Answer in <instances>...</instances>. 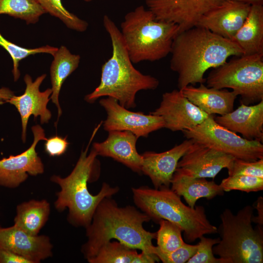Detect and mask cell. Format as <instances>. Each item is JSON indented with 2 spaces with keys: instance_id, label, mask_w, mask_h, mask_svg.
Instances as JSON below:
<instances>
[{
  "instance_id": "9c48e42d",
  "label": "cell",
  "mask_w": 263,
  "mask_h": 263,
  "mask_svg": "<svg viewBox=\"0 0 263 263\" xmlns=\"http://www.w3.org/2000/svg\"><path fill=\"white\" fill-rule=\"evenodd\" d=\"M214 117L209 115L200 124L184 130V136L237 159L247 161L263 159L262 142L238 135L218 124Z\"/></svg>"
},
{
  "instance_id": "d6986e66",
  "label": "cell",
  "mask_w": 263,
  "mask_h": 263,
  "mask_svg": "<svg viewBox=\"0 0 263 263\" xmlns=\"http://www.w3.org/2000/svg\"><path fill=\"white\" fill-rule=\"evenodd\" d=\"M108 132V137L104 141L95 142L93 145V149L97 155L111 157L133 171L141 172L142 157L136 150L138 138L127 131Z\"/></svg>"
},
{
  "instance_id": "e0dca14e",
  "label": "cell",
  "mask_w": 263,
  "mask_h": 263,
  "mask_svg": "<svg viewBox=\"0 0 263 263\" xmlns=\"http://www.w3.org/2000/svg\"><path fill=\"white\" fill-rule=\"evenodd\" d=\"M250 7L248 4L226 0L203 16L197 25L231 40L243 25Z\"/></svg>"
},
{
  "instance_id": "74e56055",
  "label": "cell",
  "mask_w": 263,
  "mask_h": 263,
  "mask_svg": "<svg viewBox=\"0 0 263 263\" xmlns=\"http://www.w3.org/2000/svg\"><path fill=\"white\" fill-rule=\"evenodd\" d=\"M13 95L14 92L9 89L4 87L0 88V104L7 102Z\"/></svg>"
},
{
  "instance_id": "7a4b0ae2",
  "label": "cell",
  "mask_w": 263,
  "mask_h": 263,
  "mask_svg": "<svg viewBox=\"0 0 263 263\" xmlns=\"http://www.w3.org/2000/svg\"><path fill=\"white\" fill-rule=\"evenodd\" d=\"M150 220L146 214L133 206L119 207L111 197L104 198L86 227L87 241L82 247L85 258L94 257L103 245L113 239L131 248L155 255L152 240L156 239V232L148 231L143 225Z\"/></svg>"
},
{
  "instance_id": "7402d4cb",
  "label": "cell",
  "mask_w": 263,
  "mask_h": 263,
  "mask_svg": "<svg viewBox=\"0 0 263 263\" xmlns=\"http://www.w3.org/2000/svg\"><path fill=\"white\" fill-rule=\"evenodd\" d=\"M171 189L183 196L188 206L192 208L202 198L210 200L218 195H223L224 191L220 185L205 178H195L176 170L172 177Z\"/></svg>"
},
{
  "instance_id": "ffe728a7",
  "label": "cell",
  "mask_w": 263,
  "mask_h": 263,
  "mask_svg": "<svg viewBox=\"0 0 263 263\" xmlns=\"http://www.w3.org/2000/svg\"><path fill=\"white\" fill-rule=\"evenodd\" d=\"M214 118L221 126L247 140L263 142V100L252 105L241 103L236 110Z\"/></svg>"
},
{
  "instance_id": "603a6c76",
  "label": "cell",
  "mask_w": 263,
  "mask_h": 263,
  "mask_svg": "<svg viewBox=\"0 0 263 263\" xmlns=\"http://www.w3.org/2000/svg\"><path fill=\"white\" fill-rule=\"evenodd\" d=\"M231 40L243 55L263 54V5H251L245 21Z\"/></svg>"
},
{
  "instance_id": "9a60e30c",
  "label": "cell",
  "mask_w": 263,
  "mask_h": 263,
  "mask_svg": "<svg viewBox=\"0 0 263 263\" xmlns=\"http://www.w3.org/2000/svg\"><path fill=\"white\" fill-rule=\"evenodd\" d=\"M43 74L38 77L34 81L29 75L24 77L26 88L23 94L19 96L13 95L7 102L14 105L19 112L21 120V139L26 141V129L29 117L33 115L35 118L40 116L41 124L48 123L51 117V113L47 108L49 96L52 94L51 88L40 92L39 86L46 77Z\"/></svg>"
},
{
  "instance_id": "7c38bea8",
  "label": "cell",
  "mask_w": 263,
  "mask_h": 263,
  "mask_svg": "<svg viewBox=\"0 0 263 263\" xmlns=\"http://www.w3.org/2000/svg\"><path fill=\"white\" fill-rule=\"evenodd\" d=\"M34 141L21 153L0 160V185L10 188L18 187L25 181L28 174L36 176L44 171V166L36 151L40 140H46L44 131L39 125L32 127Z\"/></svg>"
},
{
  "instance_id": "83f0119b",
  "label": "cell",
  "mask_w": 263,
  "mask_h": 263,
  "mask_svg": "<svg viewBox=\"0 0 263 263\" xmlns=\"http://www.w3.org/2000/svg\"><path fill=\"white\" fill-rule=\"evenodd\" d=\"M0 46L4 49L10 55L13 63L12 73L14 81H17L20 76L19 69V61L30 55L40 53L49 54L54 56L58 48L49 45L36 48H26L19 46L5 38L0 33Z\"/></svg>"
},
{
  "instance_id": "d6a6232c",
  "label": "cell",
  "mask_w": 263,
  "mask_h": 263,
  "mask_svg": "<svg viewBox=\"0 0 263 263\" xmlns=\"http://www.w3.org/2000/svg\"><path fill=\"white\" fill-rule=\"evenodd\" d=\"M198 244L191 245L184 243L180 247L170 252H164L155 246L154 252L164 263H185L196 252Z\"/></svg>"
},
{
  "instance_id": "ac0fdd59",
  "label": "cell",
  "mask_w": 263,
  "mask_h": 263,
  "mask_svg": "<svg viewBox=\"0 0 263 263\" xmlns=\"http://www.w3.org/2000/svg\"><path fill=\"white\" fill-rule=\"evenodd\" d=\"M193 142L187 139L166 151H146L141 155V172L150 177L155 189L169 187L179 161Z\"/></svg>"
},
{
  "instance_id": "f546056e",
  "label": "cell",
  "mask_w": 263,
  "mask_h": 263,
  "mask_svg": "<svg viewBox=\"0 0 263 263\" xmlns=\"http://www.w3.org/2000/svg\"><path fill=\"white\" fill-rule=\"evenodd\" d=\"M159 228L156 232L157 247L164 252L173 251L181 246L184 242L182 230L176 225L169 221L161 219L158 221Z\"/></svg>"
},
{
  "instance_id": "5bb4252c",
  "label": "cell",
  "mask_w": 263,
  "mask_h": 263,
  "mask_svg": "<svg viewBox=\"0 0 263 263\" xmlns=\"http://www.w3.org/2000/svg\"><path fill=\"white\" fill-rule=\"evenodd\" d=\"M235 158L194 142L179 161L176 170L195 178L214 179L222 169H229Z\"/></svg>"
},
{
  "instance_id": "f35d334b",
  "label": "cell",
  "mask_w": 263,
  "mask_h": 263,
  "mask_svg": "<svg viewBox=\"0 0 263 263\" xmlns=\"http://www.w3.org/2000/svg\"><path fill=\"white\" fill-rule=\"evenodd\" d=\"M246 4L250 5H263V0H232Z\"/></svg>"
},
{
  "instance_id": "2e32d148",
  "label": "cell",
  "mask_w": 263,
  "mask_h": 263,
  "mask_svg": "<svg viewBox=\"0 0 263 263\" xmlns=\"http://www.w3.org/2000/svg\"><path fill=\"white\" fill-rule=\"evenodd\" d=\"M53 245L45 235H31L15 225L0 226V248L11 251L38 263L52 256Z\"/></svg>"
},
{
  "instance_id": "4316f807",
  "label": "cell",
  "mask_w": 263,
  "mask_h": 263,
  "mask_svg": "<svg viewBox=\"0 0 263 263\" xmlns=\"http://www.w3.org/2000/svg\"><path fill=\"white\" fill-rule=\"evenodd\" d=\"M138 253L121 242L111 241L103 245L97 254L87 260L90 263H134Z\"/></svg>"
},
{
  "instance_id": "3957f363",
  "label": "cell",
  "mask_w": 263,
  "mask_h": 263,
  "mask_svg": "<svg viewBox=\"0 0 263 263\" xmlns=\"http://www.w3.org/2000/svg\"><path fill=\"white\" fill-rule=\"evenodd\" d=\"M103 26L111 38L112 55L102 66L99 84L85 99L93 103L100 97H111L127 109L133 108L137 93L156 89L159 80L134 68L120 30L107 15L103 17Z\"/></svg>"
},
{
  "instance_id": "cb8c5ba5",
  "label": "cell",
  "mask_w": 263,
  "mask_h": 263,
  "mask_svg": "<svg viewBox=\"0 0 263 263\" xmlns=\"http://www.w3.org/2000/svg\"><path fill=\"white\" fill-rule=\"evenodd\" d=\"M53 57L50 67L52 90L51 99L57 108L58 119L62 113L58 101L61 86L66 79L78 67L80 56L72 54L65 46H61Z\"/></svg>"
},
{
  "instance_id": "484cf974",
  "label": "cell",
  "mask_w": 263,
  "mask_h": 263,
  "mask_svg": "<svg viewBox=\"0 0 263 263\" xmlns=\"http://www.w3.org/2000/svg\"><path fill=\"white\" fill-rule=\"evenodd\" d=\"M45 13L36 0H0V15L22 19L28 24L37 22Z\"/></svg>"
},
{
  "instance_id": "8fae6325",
  "label": "cell",
  "mask_w": 263,
  "mask_h": 263,
  "mask_svg": "<svg viewBox=\"0 0 263 263\" xmlns=\"http://www.w3.org/2000/svg\"><path fill=\"white\" fill-rule=\"evenodd\" d=\"M99 103L107 114L103 123L104 129L107 132L129 131L138 138L147 137L150 133L164 128V121L161 116L130 111L113 98H102Z\"/></svg>"
},
{
  "instance_id": "277c9868",
  "label": "cell",
  "mask_w": 263,
  "mask_h": 263,
  "mask_svg": "<svg viewBox=\"0 0 263 263\" xmlns=\"http://www.w3.org/2000/svg\"><path fill=\"white\" fill-rule=\"evenodd\" d=\"M98 129V127L95 128L88 146L81 151L71 173L65 178L57 175L51 178V180L60 188V190L56 193L55 208L59 211L68 208V221L76 226H88L101 201L105 197H112L119 190L117 187H112L106 183H103L100 190L95 195L88 188V183L95 171L97 154L93 149L88 154L87 152Z\"/></svg>"
},
{
  "instance_id": "52a82bcc",
  "label": "cell",
  "mask_w": 263,
  "mask_h": 263,
  "mask_svg": "<svg viewBox=\"0 0 263 263\" xmlns=\"http://www.w3.org/2000/svg\"><path fill=\"white\" fill-rule=\"evenodd\" d=\"M253 207L249 205L235 214L228 208L223 211L218 228L220 240L212 247L214 255L228 263L263 262V226L253 228Z\"/></svg>"
},
{
  "instance_id": "5b68a950",
  "label": "cell",
  "mask_w": 263,
  "mask_h": 263,
  "mask_svg": "<svg viewBox=\"0 0 263 263\" xmlns=\"http://www.w3.org/2000/svg\"><path fill=\"white\" fill-rule=\"evenodd\" d=\"M132 189L138 208L156 222L164 219L178 225L186 241L192 243L205 235L218 233L217 227L207 219L203 206H186L169 188L140 187Z\"/></svg>"
},
{
  "instance_id": "d590c367",
  "label": "cell",
  "mask_w": 263,
  "mask_h": 263,
  "mask_svg": "<svg viewBox=\"0 0 263 263\" xmlns=\"http://www.w3.org/2000/svg\"><path fill=\"white\" fill-rule=\"evenodd\" d=\"M0 263H31L27 259L11 251L0 248Z\"/></svg>"
},
{
  "instance_id": "6da1fadb",
  "label": "cell",
  "mask_w": 263,
  "mask_h": 263,
  "mask_svg": "<svg viewBox=\"0 0 263 263\" xmlns=\"http://www.w3.org/2000/svg\"><path fill=\"white\" fill-rule=\"evenodd\" d=\"M170 53V67L178 75L179 90L204 83V75L208 69L222 65L231 56L243 55L233 41L199 25L179 32Z\"/></svg>"
},
{
  "instance_id": "e575fe53",
  "label": "cell",
  "mask_w": 263,
  "mask_h": 263,
  "mask_svg": "<svg viewBox=\"0 0 263 263\" xmlns=\"http://www.w3.org/2000/svg\"><path fill=\"white\" fill-rule=\"evenodd\" d=\"M44 144L45 151L50 156H60L66 151L69 143L66 138L58 136L51 137L46 140Z\"/></svg>"
},
{
  "instance_id": "4fadbf2b",
  "label": "cell",
  "mask_w": 263,
  "mask_h": 263,
  "mask_svg": "<svg viewBox=\"0 0 263 263\" xmlns=\"http://www.w3.org/2000/svg\"><path fill=\"white\" fill-rule=\"evenodd\" d=\"M150 113L161 116L164 128L172 132H183L197 126L209 115L191 102L179 89L164 93L159 107Z\"/></svg>"
},
{
  "instance_id": "f1b7e54d",
  "label": "cell",
  "mask_w": 263,
  "mask_h": 263,
  "mask_svg": "<svg viewBox=\"0 0 263 263\" xmlns=\"http://www.w3.org/2000/svg\"><path fill=\"white\" fill-rule=\"evenodd\" d=\"M46 13L60 19L69 28L82 32L86 31L88 23L69 12L63 6L61 0H36Z\"/></svg>"
},
{
  "instance_id": "d4e9b609",
  "label": "cell",
  "mask_w": 263,
  "mask_h": 263,
  "mask_svg": "<svg viewBox=\"0 0 263 263\" xmlns=\"http://www.w3.org/2000/svg\"><path fill=\"white\" fill-rule=\"evenodd\" d=\"M50 212V204L46 200L23 202L17 207L14 225L31 235H38L47 221Z\"/></svg>"
},
{
  "instance_id": "30bf717a",
  "label": "cell",
  "mask_w": 263,
  "mask_h": 263,
  "mask_svg": "<svg viewBox=\"0 0 263 263\" xmlns=\"http://www.w3.org/2000/svg\"><path fill=\"white\" fill-rule=\"evenodd\" d=\"M226 0H145L159 20L177 25L180 32L196 26L205 14Z\"/></svg>"
},
{
  "instance_id": "ba28073f",
  "label": "cell",
  "mask_w": 263,
  "mask_h": 263,
  "mask_svg": "<svg viewBox=\"0 0 263 263\" xmlns=\"http://www.w3.org/2000/svg\"><path fill=\"white\" fill-rule=\"evenodd\" d=\"M207 87L230 88L249 105L263 100V54L242 55L214 68L206 78Z\"/></svg>"
},
{
  "instance_id": "8d00e7d4",
  "label": "cell",
  "mask_w": 263,
  "mask_h": 263,
  "mask_svg": "<svg viewBox=\"0 0 263 263\" xmlns=\"http://www.w3.org/2000/svg\"><path fill=\"white\" fill-rule=\"evenodd\" d=\"M257 211V216H252V222L257 223L258 225L263 226V198L262 196L258 197L256 205L255 207Z\"/></svg>"
},
{
  "instance_id": "836d02e7",
  "label": "cell",
  "mask_w": 263,
  "mask_h": 263,
  "mask_svg": "<svg viewBox=\"0 0 263 263\" xmlns=\"http://www.w3.org/2000/svg\"><path fill=\"white\" fill-rule=\"evenodd\" d=\"M228 173L229 176L241 175L263 178V159L247 161L235 158Z\"/></svg>"
},
{
  "instance_id": "8992f818",
  "label": "cell",
  "mask_w": 263,
  "mask_h": 263,
  "mask_svg": "<svg viewBox=\"0 0 263 263\" xmlns=\"http://www.w3.org/2000/svg\"><path fill=\"white\" fill-rule=\"evenodd\" d=\"M121 33L132 63L159 60L170 54L173 40L180 32L173 23L157 20L143 5L127 13Z\"/></svg>"
},
{
  "instance_id": "ab89813d",
  "label": "cell",
  "mask_w": 263,
  "mask_h": 263,
  "mask_svg": "<svg viewBox=\"0 0 263 263\" xmlns=\"http://www.w3.org/2000/svg\"><path fill=\"white\" fill-rule=\"evenodd\" d=\"M86 2H90V1H93L94 0H84Z\"/></svg>"
},
{
  "instance_id": "4dcf8cb0",
  "label": "cell",
  "mask_w": 263,
  "mask_h": 263,
  "mask_svg": "<svg viewBox=\"0 0 263 263\" xmlns=\"http://www.w3.org/2000/svg\"><path fill=\"white\" fill-rule=\"evenodd\" d=\"M224 191L238 190L246 192L263 190V178L246 175H231L223 179L221 184Z\"/></svg>"
},
{
  "instance_id": "44dd1931",
  "label": "cell",
  "mask_w": 263,
  "mask_h": 263,
  "mask_svg": "<svg viewBox=\"0 0 263 263\" xmlns=\"http://www.w3.org/2000/svg\"><path fill=\"white\" fill-rule=\"evenodd\" d=\"M180 90L191 102L208 115H222L232 112L237 96L232 91L208 87L204 83L197 87L188 85Z\"/></svg>"
},
{
  "instance_id": "1f68e13d",
  "label": "cell",
  "mask_w": 263,
  "mask_h": 263,
  "mask_svg": "<svg viewBox=\"0 0 263 263\" xmlns=\"http://www.w3.org/2000/svg\"><path fill=\"white\" fill-rule=\"evenodd\" d=\"M199 239L196 253L187 263H228L225 259L215 258L212 251L213 246L219 242L220 238L212 239L202 236Z\"/></svg>"
}]
</instances>
